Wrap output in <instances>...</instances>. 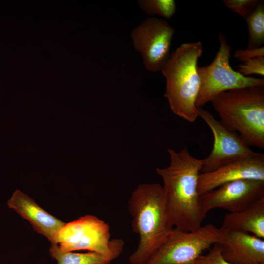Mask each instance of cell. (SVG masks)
<instances>
[{
	"label": "cell",
	"mask_w": 264,
	"mask_h": 264,
	"mask_svg": "<svg viewBox=\"0 0 264 264\" xmlns=\"http://www.w3.org/2000/svg\"><path fill=\"white\" fill-rule=\"evenodd\" d=\"M169 165L156 168L161 177L169 220L173 227L185 231L199 228L206 217L200 202L198 183L202 159L194 157L187 147L179 152L168 149Z\"/></svg>",
	"instance_id": "cell-1"
},
{
	"label": "cell",
	"mask_w": 264,
	"mask_h": 264,
	"mask_svg": "<svg viewBox=\"0 0 264 264\" xmlns=\"http://www.w3.org/2000/svg\"><path fill=\"white\" fill-rule=\"evenodd\" d=\"M128 209L133 231L139 236L137 248L129 261L131 264H144L173 228L162 186L157 183L140 184L131 196Z\"/></svg>",
	"instance_id": "cell-2"
},
{
	"label": "cell",
	"mask_w": 264,
	"mask_h": 264,
	"mask_svg": "<svg viewBox=\"0 0 264 264\" xmlns=\"http://www.w3.org/2000/svg\"><path fill=\"white\" fill-rule=\"evenodd\" d=\"M203 52L200 41L185 43L171 53L161 72L166 78L164 96L170 109L189 122L198 116L196 99L200 87L197 62Z\"/></svg>",
	"instance_id": "cell-3"
},
{
	"label": "cell",
	"mask_w": 264,
	"mask_h": 264,
	"mask_svg": "<svg viewBox=\"0 0 264 264\" xmlns=\"http://www.w3.org/2000/svg\"><path fill=\"white\" fill-rule=\"evenodd\" d=\"M211 102L223 124L250 146L264 149V86L224 91Z\"/></svg>",
	"instance_id": "cell-4"
},
{
	"label": "cell",
	"mask_w": 264,
	"mask_h": 264,
	"mask_svg": "<svg viewBox=\"0 0 264 264\" xmlns=\"http://www.w3.org/2000/svg\"><path fill=\"white\" fill-rule=\"evenodd\" d=\"M110 238L108 224L95 216L88 215L65 223L54 244L62 252L87 250L105 255L113 260L122 253L124 242L120 239Z\"/></svg>",
	"instance_id": "cell-5"
},
{
	"label": "cell",
	"mask_w": 264,
	"mask_h": 264,
	"mask_svg": "<svg viewBox=\"0 0 264 264\" xmlns=\"http://www.w3.org/2000/svg\"><path fill=\"white\" fill-rule=\"evenodd\" d=\"M220 46L212 63L197 66L200 87L196 101L197 108L202 107L220 93L246 87L264 86V79L244 76L234 70L230 65L231 47L225 35L218 34Z\"/></svg>",
	"instance_id": "cell-6"
},
{
	"label": "cell",
	"mask_w": 264,
	"mask_h": 264,
	"mask_svg": "<svg viewBox=\"0 0 264 264\" xmlns=\"http://www.w3.org/2000/svg\"><path fill=\"white\" fill-rule=\"evenodd\" d=\"M221 240V229L212 224L192 231L173 228L144 264H189Z\"/></svg>",
	"instance_id": "cell-7"
},
{
	"label": "cell",
	"mask_w": 264,
	"mask_h": 264,
	"mask_svg": "<svg viewBox=\"0 0 264 264\" xmlns=\"http://www.w3.org/2000/svg\"><path fill=\"white\" fill-rule=\"evenodd\" d=\"M175 29L167 21L149 17L131 33L134 48L141 55L145 68L152 72L162 70L170 55Z\"/></svg>",
	"instance_id": "cell-8"
},
{
	"label": "cell",
	"mask_w": 264,
	"mask_h": 264,
	"mask_svg": "<svg viewBox=\"0 0 264 264\" xmlns=\"http://www.w3.org/2000/svg\"><path fill=\"white\" fill-rule=\"evenodd\" d=\"M198 116L209 126L214 137L212 149L202 159L201 173L215 170L221 166L240 160L260 155L236 132L217 120L209 111L198 108Z\"/></svg>",
	"instance_id": "cell-9"
},
{
	"label": "cell",
	"mask_w": 264,
	"mask_h": 264,
	"mask_svg": "<svg viewBox=\"0 0 264 264\" xmlns=\"http://www.w3.org/2000/svg\"><path fill=\"white\" fill-rule=\"evenodd\" d=\"M264 197V181L241 179L225 183L200 195V202L207 213L214 209L229 213L242 211Z\"/></svg>",
	"instance_id": "cell-10"
},
{
	"label": "cell",
	"mask_w": 264,
	"mask_h": 264,
	"mask_svg": "<svg viewBox=\"0 0 264 264\" xmlns=\"http://www.w3.org/2000/svg\"><path fill=\"white\" fill-rule=\"evenodd\" d=\"M241 179L264 181V155L233 162L215 170L200 173L198 183L199 195L225 183Z\"/></svg>",
	"instance_id": "cell-11"
},
{
	"label": "cell",
	"mask_w": 264,
	"mask_h": 264,
	"mask_svg": "<svg viewBox=\"0 0 264 264\" xmlns=\"http://www.w3.org/2000/svg\"><path fill=\"white\" fill-rule=\"evenodd\" d=\"M223 258L232 264H264V240L253 235L220 228Z\"/></svg>",
	"instance_id": "cell-12"
},
{
	"label": "cell",
	"mask_w": 264,
	"mask_h": 264,
	"mask_svg": "<svg viewBox=\"0 0 264 264\" xmlns=\"http://www.w3.org/2000/svg\"><path fill=\"white\" fill-rule=\"evenodd\" d=\"M7 204L20 216L27 220L34 229L56 243L58 234L65 223L40 207L27 195L16 190Z\"/></svg>",
	"instance_id": "cell-13"
},
{
	"label": "cell",
	"mask_w": 264,
	"mask_h": 264,
	"mask_svg": "<svg viewBox=\"0 0 264 264\" xmlns=\"http://www.w3.org/2000/svg\"><path fill=\"white\" fill-rule=\"evenodd\" d=\"M221 228L264 238V197L247 208L226 214Z\"/></svg>",
	"instance_id": "cell-14"
},
{
	"label": "cell",
	"mask_w": 264,
	"mask_h": 264,
	"mask_svg": "<svg viewBox=\"0 0 264 264\" xmlns=\"http://www.w3.org/2000/svg\"><path fill=\"white\" fill-rule=\"evenodd\" d=\"M49 253L58 264H109L113 261L110 257L95 252L84 253L62 252L57 244H51Z\"/></svg>",
	"instance_id": "cell-15"
},
{
	"label": "cell",
	"mask_w": 264,
	"mask_h": 264,
	"mask_svg": "<svg viewBox=\"0 0 264 264\" xmlns=\"http://www.w3.org/2000/svg\"><path fill=\"white\" fill-rule=\"evenodd\" d=\"M248 32L246 48L261 47L264 43V2L259 0L254 10L245 18Z\"/></svg>",
	"instance_id": "cell-16"
},
{
	"label": "cell",
	"mask_w": 264,
	"mask_h": 264,
	"mask_svg": "<svg viewBox=\"0 0 264 264\" xmlns=\"http://www.w3.org/2000/svg\"><path fill=\"white\" fill-rule=\"evenodd\" d=\"M137 3L145 14L149 16L157 15L169 19L176 10L174 0H140Z\"/></svg>",
	"instance_id": "cell-17"
},
{
	"label": "cell",
	"mask_w": 264,
	"mask_h": 264,
	"mask_svg": "<svg viewBox=\"0 0 264 264\" xmlns=\"http://www.w3.org/2000/svg\"><path fill=\"white\" fill-rule=\"evenodd\" d=\"M237 71L241 75L249 77L253 74L264 76V57L248 60L238 65Z\"/></svg>",
	"instance_id": "cell-18"
},
{
	"label": "cell",
	"mask_w": 264,
	"mask_h": 264,
	"mask_svg": "<svg viewBox=\"0 0 264 264\" xmlns=\"http://www.w3.org/2000/svg\"><path fill=\"white\" fill-rule=\"evenodd\" d=\"M259 0H223L225 5L232 11L246 18L255 8Z\"/></svg>",
	"instance_id": "cell-19"
},
{
	"label": "cell",
	"mask_w": 264,
	"mask_h": 264,
	"mask_svg": "<svg viewBox=\"0 0 264 264\" xmlns=\"http://www.w3.org/2000/svg\"><path fill=\"white\" fill-rule=\"evenodd\" d=\"M189 264H232L222 257L219 243L213 245L206 254H202Z\"/></svg>",
	"instance_id": "cell-20"
},
{
	"label": "cell",
	"mask_w": 264,
	"mask_h": 264,
	"mask_svg": "<svg viewBox=\"0 0 264 264\" xmlns=\"http://www.w3.org/2000/svg\"><path fill=\"white\" fill-rule=\"evenodd\" d=\"M233 56L241 63L254 58L264 57V47L262 46L255 49H238L234 52Z\"/></svg>",
	"instance_id": "cell-21"
},
{
	"label": "cell",
	"mask_w": 264,
	"mask_h": 264,
	"mask_svg": "<svg viewBox=\"0 0 264 264\" xmlns=\"http://www.w3.org/2000/svg\"></svg>",
	"instance_id": "cell-22"
}]
</instances>
